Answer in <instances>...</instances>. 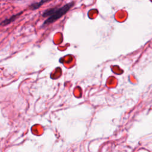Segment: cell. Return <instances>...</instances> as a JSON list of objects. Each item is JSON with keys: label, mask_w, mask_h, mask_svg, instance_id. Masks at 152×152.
Segmentation results:
<instances>
[{"label": "cell", "mask_w": 152, "mask_h": 152, "mask_svg": "<svg viewBox=\"0 0 152 152\" xmlns=\"http://www.w3.org/2000/svg\"><path fill=\"white\" fill-rule=\"evenodd\" d=\"M74 2H70L60 8H51L45 10L42 14V16L43 17H48V18L45 21L43 26H45L50 24L65 15L74 6Z\"/></svg>", "instance_id": "obj_1"}, {"label": "cell", "mask_w": 152, "mask_h": 152, "mask_svg": "<svg viewBox=\"0 0 152 152\" xmlns=\"http://www.w3.org/2000/svg\"><path fill=\"white\" fill-rule=\"evenodd\" d=\"M22 13H23V12L21 11V12H19V13H17V14H14V15H12L11 17H10L8 18H7V19L3 20V21L1 22V26H7V25L10 24L11 23L13 22V21H14V20H15Z\"/></svg>", "instance_id": "obj_2"}, {"label": "cell", "mask_w": 152, "mask_h": 152, "mask_svg": "<svg viewBox=\"0 0 152 152\" xmlns=\"http://www.w3.org/2000/svg\"><path fill=\"white\" fill-rule=\"evenodd\" d=\"M50 1L51 0H40L38 2H36V3H34V4H32L31 5H30V8L32 10H37L38 8H39L42 5L45 4L46 2H48Z\"/></svg>", "instance_id": "obj_3"}]
</instances>
